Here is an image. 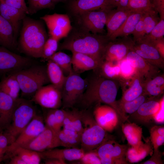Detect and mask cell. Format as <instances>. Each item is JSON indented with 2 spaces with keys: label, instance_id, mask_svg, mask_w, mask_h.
I'll list each match as a JSON object with an SVG mask.
<instances>
[{
  "label": "cell",
  "instance_id": "52a82bcc",
  "mask_svg": "<svg viewBox=\"0 0 164 164\" xmlns=\"http://www.w3.org/2000/svg\"><path fill=\"white\" fill-rule=\"evenodd\" d=\"M86 87V82L73 71L66 76L62 90V104L64 108L73 107L80 100Z\"/></svg>",
  "mask_w": 164,
  "mask_h": 164
},
{
  "label": "cell",
  "instance_id": "836d02e7",
  "mask_svg": "<svg viewBox=\"0 0 164 164\" xmlns=\"http://www.w3.org/2000/svg\"><path fill=\"white\" fill-rule=\"evenodd\" d=\"M81 112L75 110L66 111L63 128L75 131L81 135L84 128L81 119Z\"/></svg>",
  "mask_w": 164,
  "mask_h": 164
},
{
  "label": "cell",
  "instance_id": "6125c7cd",
  "mask_svg": "<svg viewBox=\"0 0 164 164\" xmlns=\"http://www.w3.org/2000/svg\"><path fill=\"white\" fill-rule=\"evenodd\" d=\"M9 158L10 160L8 163L9 164H26L21 158L17 155H13Z\"/></svg>",
  "mask_w": 164,
  "mask_h": 164
},
{
  "label": "cell",
  "instance_id": "d4e9b609",
  "mask_svg": "<svg viewBox=\"0 0 164 164\" xmlns=\"http://www.w3.org/2000/svg\"><path fill=\"white\" fill-rule=\"evenodd\" d=\"M71 57L73 71L77 73L95 70L100 63L92 57L83 53L73 52Z\"/></svg>",
  "mask_w": 164,
  "mask_h": 164
},
{
  "label": "cell",
  "instance_id": "9f6ffc18",
  "mask_svg": "<svg viewBox=\"0 0 164 164\" xmlns=\"http://www.w3.org/2000/svg\"><path fill=\"white\" fill-rule=\"evenodd\" d=\"M150 138L154 151L158 150L159 147L164 143V136L157 135H151Z\"/></svg>",
  "mask_w": 164,
  "mask_h": 164
},
{
  "label": "cell",
  "instance_id": "8992f818",
  "mask_svg": "<svg viewBox=\"0 0 164 164\" xmlns=\"http://www.w3.org/2000/svg\"><path fill=\"white\" fill-rule=\"evenodd\" d=\"M32 102L31 100L21 98L18 97L15 100L11 124L5 130L15 140L37 114Z\"/></svg>",
  "mask_w": 164,
  "mask_h": 164
},
{
  "label": "cell",
  "instance_id": "6f0895ef",
  "mask_svg": "<svg viewBox=\"0 0 164 164\" xmlns=\"http://www.w3.org/2000/svg\"><path fill=\"white\" fill-rule=\"evenodd\" d=\"M110 5L113 8L128 9V0H108Z\"/></svg>",
  "mask_w": 164,
  "mask_h": 164
},
{
  "label": "cell",
  "instance_id": "f35d334b",
  "mask_svg": "<svg viewBox=\"0 0 164 164\" xmlns=\"http://www.w3.org/2000/svg\"><path fill=\"white\" fill-rule=\"evenodd\" d=\"M149 97L143 93L138 97L132 101L124 102L117 101L122 112L127 116V114H131L135 112Z\"/></svg>",
  "mask_w": 164,
  "mask_h": 164
},
{
  "label": "cell",
  "instance_id": "cb8c5ba5",
  "mask_svg": "<svg viewBox=\"0 0 164 164\" xmlns=\"http://www.w3.org/2000/svg\"><path fill=\"white\" fill-rule=\"evenodd\" d=\"M0 14L12 26L16 35L20 24L26 14L23 11L9 5L0 0Z\"/></svg>",
  "mask_w": 164,
  "mask_h": 164
},
{
  "label": "cell",
  "instance_id": "7bdbcfd3",
  "mask_svg": "<svg viewBox=\"0 0 164 164\" xmlns=\"http://www.w3.org/2000/svg\"><path fill=\"white\" fill-rule=\"evenodd\" d=\"M128 148L127 145H120L115 142L112 155L114 164H128L125 158Z\"/></svg>",
  "mask_w": 164,
  "mask_h": 164
},
{
  "label": "cell",
  "instance_id": "4dcf8cb0",
  "mask_svg": "<svg viewBox=\"0 0 164 164\" xmlns=\"http://www.w3.org/2000/svg\"><path fill=\"white\" fill-rule=\"evenodd\" d=\"M153 147L149 141L143 143L138 149L131 146L128 148L125 154L126 159L129 162L137 163L153 153Z\"/></svg>",
  "mask_w": 164,
  "mask_h": 164
},
{
  "label": "cell",
  "instance_id": "7c38bea8",
  "mask_svg": "<svg viewBox=\"0 0 164 164\" xmlns=\"http://www.w3.org/2000/svg\"><path fill=\"white\" fill-rule=\"evenodd\" d=\"M134 43L128 36L110 41L106 47L103 60L114 62L121 61L132 50Z\"/></svg>",
  "mask_w": 164,
  "mask_h": 164
},
{
  "label": "cell",
  "instance_id": "bcb514c9",
  "mask_svg": "<svg viewBox=\"0 0 164 164\" xmlns=\"http://www.w3.org/2000/svg\"><path fill=\"white\" fill-rule=\"evenodd\" d=\"M15 140L8 132L3 131L0 134V162L4 160L8 146Z\"/></svg>",
  "mask_w": 164,
  "mask_h": 164
},
{
  "label": "cell",
  "instance_id": "277c9868",
  "mask_svg": "<svg viewBox=\"0 0 164 164\" xmlns=\"http://www.w3.org/2000/svg\"><path fill=\"white\" fill-rule=\"evenodd\" d=\"M81 117L85 128L81 135L80 146L85 152L94 150L104 142L112 139L91 114L81 112Z\"/></svg>",
  "mask_w": 164,
  "mask_h": 164
},
{
  "label": "cell",
  "instance_id": "ba28073f",
  "mask_svg": "<svg viewBox=\"0 0 164 164\" xmlns=\"http://www.w3.org/2000/svg\"><path fill=\"white\" fill-rule=\"evenodd\" d=\"M45 125L43 118L36 114L31 121L7 149L5 159L17 148L23 147L37 136L44 129Z\"/></svg>",
  "mask_w": 164,
  "mask_h": 164
},
{
  "label": "cell",
  "instance_id": "e7e4bbea",
  "mask_svg": "<svg viewBox=\"0 0 164 164\" xmlns=\"http://www.w3.org/2000/svg\"><path fill=\"white\" fill-rule=\"evenodd\" d=\"M54 3L60 2L63 0H52Z\"/></svg>",
  "mask_w": 164,
  "mask_h": 164
},
{
  "label": "cell",
  "instance_id": "9c48e42d",
  "mask_svg": "<svg viewBox=\"0 0 164 164\" xmlns=\"http://www.w3.org/2000/svg\"><path fill=\"white\" fill-rule=\"evenodd\" d=\"M112 9L108 8L82 13L78 15L80 24L84 29L92 33H103L108 13Z\"/></svg>",
  "mask_w": 164,
  "mask_h": 164
},
{
  "label": "cell",
  "instance_id": "11a10c76",
  "mask_svg": "<svg viewBox=\"0 0 164 164\" xmlns=\"http://www.w3.org/2000/svg\"><path fill=\"white\" fill-rule=\"evenodd\" d=\"M154 9L159 14L160 19H164V0H152Z\"/></svg>",
  "mask_w": 164,
  "mask_h": 164
},
{
  "label": "cell",
  "instance_id": "1f68e13d",
  "mask_svg": "<svg viewBox=\"0 0 164 164\" xmlns=\"http://www.w3.org/2000/svg\"><path fill=\"white\" fill-rule=\"evenodd\" d=\"M47 60L46 70L49 81L61 91L66 76L56 63L51 60Z\"/></svg>",
  "mask_w": 164,
  "mask_h": 164
},
{
  "label": "cell",
  "instance_id": "4fadbf2b",
  "mask_svg": "<svg viewBox=\"0 0 164 164\" xmlns=\"http://www.w3.org/2000/svg\"><path fill=\"white\" fill-rule=\"evenodd\" d=\"M31 63V60L0 46V73L16 71L25 69Z\"/></svg>",
  "mask_w": 164,
  "mask_h": 164
},
{
  "label": "cell",
  "instance_id": "74e56055",
  "mask_svg": "<svg viewBox=\"0 0 164 164\" xmlns=\"http://www.w3.org/2000/svg\"><path fill=\"white\" fill-rule=\"evenodd\" d=\"M51 60L56 63L62 69L66 76L72 72L71 58L65 53L59 51L55 53L47 60Z\"/></svg>",
  "mask_w": 164,
  "mask_h": 164
},
{
  "label": "cell",
  "instance_id": "f5cc1de1",
  "mask_svg": "<svg viewBox=\"0 0 164 164\" xmlns=\"http://www.w3.org/2000/svg\"><path fill=\"white\" fill-rule=\"evenodd\" d=\"M153 153L151 157L147 161L140 164H163V162L162 159V153L159 149L153 151Z\"/></svg>",
  "mask_w": 164,
  "mask_h": 164
},
{
  "label": "cell",
  "instance_id": "91938a15",
  "mask_svg": "<svg viewBox=\"0 0 164 164\" xmlns=\"http://www.w3.org/2000/svg\"><path fill=\"white\" fill-rule=\"evenodd\" d=\"M163 101L160 107L154 116L153 120L157 123H163L164 116L163 111Z\"/></svg>",
  "mask_w": 164,
  "mask_h": 164
},
{
  "label": "cell",
  "instance_id": "ac0fdd59",
  "mask_svg": "<svg viewBox=\"0 0 164 164\" xmlns=\"http://www.w3.org/2000/svg\"><path fill=\"white\" fill-rule=\"evenodd\" d=\"M135 69L145 81L160 74V70L147 62L134 51L131 50L125 58Z\"/></svg>",
  "mask_w": 164,
  "mask_h": 164
},
{
  "label": "cell",
  "instance_id": "ab89813d",
  "mask_svg": "<svg viewBox=\"0 0 164 164\" xmlns=\"http://www.w3.org/2000/svg\"><path fill=\"white\" fill-rule=\"evenodd\" d=\"M158 14L154 8L143 13L142 19L146 35L149 34L159 21Z\"/></svg>",
  "mask_w": 164,
  "mask_h": 164
},
{
  "label": "cell",
  "instance_id": "7dc6e473",
  "mask_svg": "<svg viewBox=\"0 0 164 164\" xmlns=\"http://www.w3.org/2000/svg\"><path fill=\"white\" fill-rule=\"evenodd\" d=\"M58 41L50 37L46 41L43 47L41 58L48 60L57 50Z\"/></svg>",
  "mask_w": 164,
  "mask_h": 164
},
{
  "label": "cell",
  "instance_id": "94428289",
  "mask_svg": "<svg viewBox=\"0 0 164 164\" xmlns=\"http://www.w3.org/2000/svg\"><path fill=\"white\" fill-rule=\"evenodd\" d=\"M150 136L160 135L164 136V127L163 126H155L150 129Z\"/></svg>",
  "mask_w": 164,
  "mask_h": 164
},
{
  "label": "cell",
  "instance_id": "680465c9",
  "mask_svg": "<svg viewBox=\"0 0 164 164\" xmlns=\"http://www.w3.org/2000/svg\"><path fill=\"white\" fill-rule=\"evenodd\" d=\"M152 44L159 52L161 56L164 58V38L148 42Z\"/></svg>",
  "mask_w": 164,
  "mask_h": 164
},
{
  "label": "cell",
  "instance_id": "d590c367",
  "mask_svg": "<svg viewBox=\"0 0 164 164\" xmlns=\"http://www.w3.org/2000/svg\"><path fill=\"white\" fill-rule=\"evenodd\" d=\"M14 155L20 156L26 164H39L42 158L39 152L22 147L16 148L8 158Z\"/></svg>",
  "mask_w": 164,
  "mask_h": 164
},
{
  "label": "cell",
  "instance_id": "8fae6325",
  "mask_svg": "<svg viewBox=\"0 0 164 164\" xmlns=\"http://www.w3.org/2000/svg\"><path fill=\"white\" fill-rule=\"evenodd\" d=\"M31 100L45 108H59L62 104L61 91L52 84L43 86L36 92Z\"/></svg>",
  "mask_w": 164,
  "mask_h": 164
},
{
  "label": "cell",
  "instance_id": "9a60e30c",
  "mask_svg": "<svg viewBox=\"0 0 164 164\" xmlns=\"http://www.w3.org/2000/svg\"><path fill=\"white\" fill-rule=\"evenodd\" d=\"M131 50L134 51L152 65L161 70H164V58L150 43L141 39L134 43Z\"/></svg>",
  "mask_w": 164,
  "mask_h": 164
},
{
  "label": "cell",
  "instance_id": "e0dca14e",
  "mask_svg": "<svg viewBox=\"0 0 164 164\" xmlns=\"http://www.w3.org/2000/svg\"><path fill=\"white\" fill-rule=\"evenodd\" d=\"M97 123L108 132H111L117 126L118 117L115 110L108 105H97L94 111Z\"/></svg>",
  "mask_w": 164,
  "mask_h": 164
},
{
  "label": "cell",
  "instance_id": "d6a6232c",
  "mask_svg": "<svg viewBox=\"0 0 164 164\" xmlns=\"http://www.w3.org/2000/svg\"><path fill=\"white\" fill-rule=\"evenodd\" d=\"M58 136L60 146L70 148H78L80 145L81 135L75 131L63 128Z\"/></svg>",
  "mask_w": 164,
  "mask_h": 164
},
{
  "label": "cell",
  "instance_id": "681fc988",
  "mask_svg": "<svg viewBox=\"0 0 164 164\" xmlns=\"http://www.w3.org/2000/svg\"><path fill=\"white\" fill-rule=\"evenodd\" d=\"M44 121L46 126L57 133H59L61 130L57 125L53 109H50L48 111L44 118Z\"/></svg>",
  "mask_w": 164,
  "mask_h": 164
},
{
  "label": "cell",
  "instance_id": "5b68a950",
  "mask_svg": "<svg viewBox=\"0 0 164 164\" xmlns=\"http://www.w3.org/2000/svg\"><path fill=\"white\" fill-rule=\"evenodd\" d=\"M13 73L19 83L22 96L33 95L40 87L50 82L46 68L43 66L25 68Z\"/></svg>",
  "mask_w": 164,
  "mask_h": 164
},
{
  "label": "cell",
  "instance_id": "6da1fadb",
  "mask_svg": "<svg viewBox=\"0 0 164 164\" xmlns=\"http://www.w3.org/2000/svg\"><path fill=\"white\" fill-rule=\"evenodd\" d=\"M120 85L118 81L107 79L96 74L89 82L80 99L87 107L101 103L108 104L115 110L118 118L124 122L128 117L122 112L116 101Z\"/></svg>",
  "mask_w": 164,
  "mask_h": 164
},
{
  "label": "cell",
  "instance_id": "03108f58",
  "mask_svg": "<svg viewBox=\"0 0 164 164\" xmlns=\"http://www.w3.org/2000/svg\"><path fill=\"white\" fill-rule=\"evenodd\" d=\"M3 131V130H2L0 128V134Z\"/></svg>",
  "mask_w": 164,
  "mask_h": 164
},
{
  "label": "cell",
  "instance_id": "f907efd6",
  "mask_svg": "<svg viewBox=\"0 0 164 164\" xmlns=\"http://www.w3.org/2000/svg\"><path fill=\"white\" fill-rule=\"evenodd\" d=\"M132 34L133 36V40L134 43L142 39L146 35L142 17Z\"/></svg>",
  "mask_w": 164,
  "mask_h": 164
},
{
  "label": "cell",
  "instance_id": "ee69618b",
  "mask_svg": "<svg viewBox=\"0 0 164 164\" xmlns=\"http://www.w3.org/2000/svg\"><path fill=\"white\" fill-rule=\"evenodd\" d=\"M128 8L132 11L142 13L153 8L150 0H128Z\"/></svg>",
  "mask_w": 164,
  "mask_h": 164
},
{
  "label": "cell",
  "instance_id": "ffe728a7",
  "mask_svg": "<svg viewBox=\"0 0 164 164\" xmlns=\"http://www.w3.org/2000/svg\"><path fill=\"white\" fill-rule=\"evenodd\" d=\"M144 81L143 77L136 72L131 78L121 86L123 88L127 86L128 87L123 90L121 99L118 101L121 102L130 101L142 94L144 92Z\"/></svg>",
  "mask_w": 164,
  "mask_h": 164
},
{
  "label": "cell",
  "instance_id": "f546056e",
  "mask_svg": "<svg viewBox=\"0 0 164 164\" xmlns=\"http://www.w3.org/2000/svg\"><path fill=\"white\" fill-rule=\"evenodd\" d=\"M164 91L163 73H160L152 79L144 81L143 93L150 97H161Z\"/></svg>",
  "mask_w": 164,
  "mask_h": 164
},
{
  "label": "cell",
  "instance_id": "4316f807",
  "mask_svg": "<svg viewBox=\"0 0 164 164\" xmlns=\"http://www.w3.org/2000/svg\"><path fill=\"white\" fill-rule=\"evenodd\" d=\"M142 14L140 12L132 11L121 26L109 38V39L112 41L118 37L127 36L132 34Z\"/></svg>",
  "mask_w": 164,
  "mask_h": 164
},
{
  "label": "cell",
  "instance_id": "7a4b0ae2",
  "mask_svg": "<svg viewBox=\"0 0 164 164\" xmlns=\"http://www.w3.org/2000/svg\"><path fill=\"white\" fill-rule=\"evenodd\" d=\"M110 41L106 36L91 33L84 29L71 35L60 48L89 55L101 63L104 60L105 48Z\"/></svg>",
  "mask_w": 164,
  "mask_h": 164
},
{
  "label": "cell",
  "instance_id": "3957f363",
  "mask_svg": "<svg viewBox=\"0 0 164 164\" xmlns=\"http://www.w3.org/2000/svg\"><path fill=\"white\" fill-rule=\"evenodd\" d=\"M47 34L42 22L25 17L22 21L19 44L22 50L36 58H41Z\"/></svg>",
  "mask_w": 164,
  "mask_h": 164
},
{
  "label": "cell",
  "instance_id": "8d00e7d4",
  "mask_svg": "<svg viewBox=\"0 0 164 164\" xmlns=\"http://www.w3.org/2000/svg\"><path fill=\"white\" fill-rule=\"evenodd\" d=\"M114 142L112 139L108 140L93 150L100 158L101 164H114L112 155Z\"/></svg>",
  "mask_w": 164,
  "mask_h": 164
},
{
  "label": "cell",
  "instance_id": "7402d4cb",
  "mask_svg": "<svg viewBox=\"0 0 164 164\" xmlns=\"http://www.w3.org/2000/svg\"><path fill=\"white\" fill-rule=\"evenodd\" d=\"M132 12L128 9L116 8L109 12L105 25L107 29L106 36L108 39L121 26Z\"/></svg>",
  "mask_w": 164,
  "mask_h": 164
},
{
  "label": "cell",
  "instance_id": "2e32d148",
  "mask_svg": "<svg viewBox=\"0 0 164 164\" xmlns=\"http://www.w3.org/2000/svg\"><path fill=\"white\" fill-rule=\"evenodd\" d=\"M149 97L138 109L131 114L130 117L134 121L141 123H148L153 119L155 114L160 108L163 97Z\"/></svg>",
  "mask_w": 164,
  "mask_h": 164
},
{
  "label": "cell",
  "instance_id": "30bf717a",
  "mask_svg": "<svg viewBox=\"0 0 164 164\" xmlns=\"http://www.w3.org/2000/svg\"><path fill=\"white\" fill-rule=\"evenodd\" d=\"M46 24L50 37L58 41L66 37L72 29L70 20L66 14L54 13L40 18Z\"/></svg>",
  "mask_w": 164,
  "mask_h": 164
},
{
  "label": "cell",
  "instance_id": "db71d44e",
  "mask_svg": "<svg viewBox=\"0 0 164 164\" xmlns=\"http://www.w3.org/2000/svg\"><path fill=\"white\" fill-rule=\"evenodd\" d=\"M57 125L61 129L66 114V111L59 108L53 109Z\"/></svg>",
  "mask_w": 164,
  "mask_h": 164
},
{
  "label": "cell",
  "instance_id": "44dd1931",
  "mask_svg": "<svg viewBox=\"0 0 164 164\" xmlns=\"http://www.w3.org/2000/svg\"><path fill=\"white\" fill-rule=\"evenodd\" d=\"M15 100L0 90V128L3 131L11 124Z\"/></svg>",
  "mask_w": 164,
  "mask_h": 164
},
{
  "label": "cell",
  "instance_id": "484cf974",
  "mask_svg": "<svg viewBox=\"0 0 164 164\" xmlns=\"http://www.w3.org/2000/svg\"><path fill=\"white\" fill-rule=\"evenodd\" d=\"M16 36L12 26L0 14V46L13 48L16 45Z\"/></svg>",
  "mask_w": 164,
  "mask_h": 164
},
{
  "label": "cell",
  "instance_id": "c3c4849f",
  "mask_svg": "<svg viewBox=\"0 0 164 164\" xmlns=\"http://www.w3.org/2000/svg\"><path fill=\"white\" fill-rule=\"evenodd\" d=\"M79 160L82 164H101L100 158L97 153L93 150L85 152Z\"/></svg>",
  "mask_w": 164,
  "mask_h": 164
},
{
  "label": "cell",
  "instance_id": "816d5d0a",
  "mask_svg": "<svg viewBox=\"0 0 164 164\" xmlns=\"http://www.w3.org/2000/svg\"><path fill=\"white\" fill-rule=\"evenodd\" d=\"M7 5L22 11L26 14H29L28 7L25 0H3Z\"/></svg>",
  "mask_w": 164,
  "mask_h": 164
},
{
  "label": "cell",
  "instance_id": "d6986e66",
  "mask_svg": "<svg viewBox=\"0 0 164 164\" xmlns=\"http://www.w3.org/2000/svg\"><path fill=\"white\" fill-rule=\"evenodd\" d=\"M42 158L44 159H56L64 161L79 160L85 152L81 148L52 149L39 152Z\"/></svg>",
  "mask_w": 164,
  "mask_h": 164
},
{
  "label": "cell",
  "instance_id": "e575fe53",
  "mask_svg": "<svg viewBox=\"0 0 164 164\" xmlns=\"http://www.w3.org/2000/svg\"><path fill=\"white\" fill-rule=\"evenodd\" d=\"M0 90L15 100L21 91L19 83L13 73L5 77L0 82Z\"/></svg>",
  "mask_w": 164,
  "mask_h": 164
},
{
  "label": "cell",
  "instance_id": "f1b7e54d",
  "mask_svg": "<svg viewBox=\"0 0 164 164\" xmlns=\"http://www.w3.org/2000/svg\"><path fill=\"white\" fill-rule=\"evenodd\" d=\"M96 74L105 78L118 81L121 84L122 79L118 62L103 60L95 70Z\"/></svg>",
  "mask_w": 164,
  "mask_h": 164
},
{
  "label": "cell",
  "instance_id": "b9f144b4",
  "mask_svg": "<svg viewBox=\"0 0 164 164\" xmlns=\"http://www.w3.org/2000/svg\"><path fill=\"white\" fill-rule=\"evenodd\" d=\"M118 62L122 79L120 84L121 85L125 82L131 78L136 73V71L125 58Z\"/></svg>",
  "mask_w": 164,
  "mask_h": 164
},
{
  "label": "cell",
  "instance_id": "be15d7a7",
  "mask_svg": "<svg viewBox=\"0 0 164 164\" xmlns=\"http://www.w3.org/2000/svg\"><path fill=\"white\" fill-rule=\"evenodd\" d=\"M45 163L46 164H65L66 162L56 159H45Z\"/></svg>",
  "mask_w": 164,
  "mask_h": 164
},
{
  "label": "cell",
  "instance_id": "60d3db41",
  "mask_svg": "<svg viewBox=\"0 0 164 164\" xmlns=\"http://www.w3.org/2000/svg\"><path fill=\"white\" fill-rule=\"evenodd\" d=\"M29 14L33 15L45 9L53 8L54 4L52 0H27Z\"/></svg>",
  "mask_w": 164,
  "mask_h": 164
},
{
  "label": "cell",
  "instance_id": "f6af8a7d",
  "mask_svg": "<svg viewBox=\"0 0 164 164\" xmlns=\"http://www.w3.org/2000/svg\"><path fill=\"white\" fill-rule=\"evenodd\" d=\"M164 19H161L151 32L142 39L148 42L164 38Z\"/></svg>",
  "mask_w": 164,
  "mask_h": 164
},
{
  "label": "cell",
  "instance_id": "5bb4252c",
  "mask_svg": "<svg viewBox=\"0 0 164 164\" xmlns=\"http://www.w3.org/2000/svg\"><path fill=\"white\" fill-rule=\"evenodd\" d=\"M58 133L45 126L43 130L35 138L22 147L38 152L60 146Z\"/></svg>",
  "mask_w": 164,
  "mask_h": 164
},
{
  "label": "cell",
  "instance_id": "83f0119b",
  "mask_svg": "<svg viewBox=\"0 0 164 164\" xmlns=\"http://www.w3.org/2000/svg\"><path fill=\"white\" fill-rule=\"evenodd\" d=\"M121 128L128 143L135 149H138L143 143L142 141V128L134 122L123 124Z\"/></svg>",
  "mask_w": 164,
  "mask_h": 164
},
{
  "label": "cell",
  "instance_id": "603a6c76",
  "mask_svg": "<svg viewBox=\"0 0 164 164\" xmlns=\"http://www.w3.org/2000/svg\"><path fill=\"white\" fill-rule=\"evenodd\" d=\"M108 8H113L108 0H73L70 9L74 14L79 15L84 12Z\"/></svg>",
  "mask_w": 164,
  "mask_h": 164
}]
</instances>
